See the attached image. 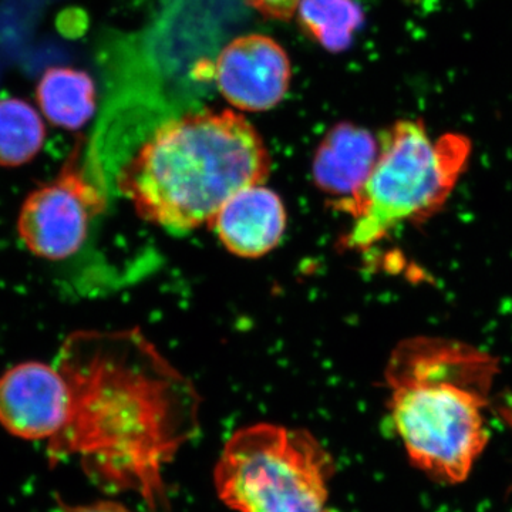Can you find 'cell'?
Masks as SVG:
<instances>
[{
    "mask_svg": "<svg viewBox=\"0 0 512 512\" xmlns=\"http://www.w3.org/2000/svg\"><path fill=\"white\" fill-rule=\"evenodd\" d=\"M379 150L380 140L355 124L340 123L323 138L313 161V177L320 190L335 198L339 210L365 187Z\"/></svg>",
    "mask_w": 512,
    "mask_h": 512,
    "instance_id": "cell-10",
    "label": "cell"
},
{
    "mask_svg": "<svg viewBox=\"0 0 512 512\" xmlns=\"http://www.w3.org/2000/svg\"><path fill=\"white\" fill-rule=\"evenodd\" d=\"M296 12L306 35L335 53L352 45L365 20L356 0H301Z\"/></svg>",
    "mask_w": 512,
    "mask_h": 512,
    "instance_id": "cell-12",
    "label": "cell"
},
{
    "mask_svg": "<svg viewBox=\"0 0 512 512\" xmlns=\"http://www.w3.org/2000/svg\"><path fill=\"white\" fill-rule=\"evenodd\" d=\"M271 171L264 140L234 111H192L160 121L116 154L117 191L141 218L173 234L208 224L238 191Z\"/></svg>",
    "mask_w": 512,
    "mask_h": 512,
    "instance_id": "cell-2",
    "label": "cell"
},
{
    "mask_svg": "<svg viewBox=\"0 0 512 512\" xmlns=\"http://www.w3.org/2000/svg\"><path fill=\"white\" fill-rule=\"evenodd\" d=\"M72 413V393L59 367L25 362L0 377V424L23 440L53 441Z\"/></svg>",
    "mask_w": 512,
    "mask_h": 512,
    "instance_id": "cell-7",
    "label": "cell"
},
{
    "mask_svg": "<svg viewBox=\"0 0 512 512\" xmlns=\"http://www.w3.org/2000/svg\"><path fill=\"white\" fill-rule=\"evenodd\" d=\"M218 89L239 110L274 109L288 93L292 67L284 47L265 35L232 40L215 64Z\"/></svg>",
    "mask_w": 512,
    "mask_h": 512,
    "instance_id": "cell-8",
    "label": "cell"
},
{
    "mask_svg": "<svg viewBox=\"0 0 512 512\" xmlns=\"http://www.w3.org/2000/svg\"><path fill=\"white\" fill-rule=\"evenodd\" d=\"M247 2L266 18L288 20L298 9L301 0H247Z\"/></svg>",
    "mask_w": 512,
    "mask_h": 512,
    "instance_id": "cell-14",
    "label": "cell"
},
{
    "mask_svg": "<svg viewBox=\"0 0 512 512\" xmlns=\"http://www.w3.org/2000/svg\"><path fill=\"white\" fill-rule=\"evenodd\" d=\"M69 512H133L124 507V505L116 503H96L90 505H82V507L73 508Z\"/></svg>",
    "mask_w": 512,
    "mask_h": 512,
    "instance_id": "cell-15",
    "label": "cell"
},
{
    "mask_svg": "<svg viewBox=\"0 0 512 512\" xmlns=\"http://www.w3.org/2000/svg\"><path fill=\"white\" fill-rule=\"evenodd\" d=\"M104 204L103 188L74 161L67 163L53 183L37 188L23 202L20 239L39 258L63 261L83 247L90 222Z\"/></svg>",
    "mask_w": 512,
    "mask_h": 512,
    "instance_id": "cell-6",
    "label": "cell"
},
{
    "mask_svg": "<svg viewBox=\"0 0 512 512\" xmlns=\"http://www.w3.org/2000/svg\"><path fill=\"white\" fill-rule=\"evenodd\" d=\"M45 124L26 101L0 100V165L19 167L32 161L45 144Z\"/></svg>",
    "mask_w": 512,
    "mask_h": 512,
    "instance_id": "cell-13",
    "label": "cell"
},
{
    "mask_svg": "<svg viewBox=\"0 0 512 512\" xmlns=\"http://www.w3.org/2000/svg\"><path fill=\"white\" fill-rule=\"evenodd\" d=\"M470 153L467 137L431 138L421 121L390 127L380 137L379 157L365 187L343 208L353 220L345 247L363 251L400 225L433 217L456 188Z\"/></svg>",
    "mask_w": 512,
    "mask_h": 512,
    "instance_id": "cell-4",
    "label": "cell"
},
{
    "mask_svg": "<svg viewBox=\"0 0 512 512\" xmlns=\"http://www.w3.org/2000/svg\"><path fill=\"white\" fill-rule=\"evenodd\" d=\"M332 471V457L308 431L259 423L225 444L215 487L238 512H330Z\"/></svg>",
    "mask_w": 512,
    "mask_h": 512,
    "instance_id": "cell-5",
    "label": "cell"
},
{
    "mask_svg": "<svg viewBox=\"0 0 512 512\" xmlns=\"http://www.w3.org/2000/svg\"><path fill=\"white\" fill-rule=\"evenodd\" d=\"M40 109L55 126L77 130L92 119L96 89L86 72L53 67L43 74L36 92Z\"/></svg>",
    "mask_w": 512,
    "mask_h": 512,
    "instance_id": "cell-11",
    "label": "cell"
},
{
    "mask_svg": "<svg viewBox=\"0 0 512 512\" xmlns=\"http://www.w3.org/2000/svg\"><path fill=\"white\" fill-rule=\"evenodd\" d=\"M210 227L232 254L258 258L281 241L286 212L274 191L252 185L232 195L217 212Z\"/></svg>",
    "mask_w": 512,
    "mask_h": 512,
    "instance_id": "cell-9",
    "label": "cell"
},
{
    "mask_svg": "<svg viewBox=\"0 0 512 512\" xmlns=\"http://www.w3.org/2000/svg\"><path fill=\"white\" fill-rule=\"evenodd\" d=\"M60 360L72 413L50 441L56 456L77 454L107 484L164 508L165 467L200 426L195 387L137 330L79 333Z\"/></svg>",
    "mask_w": 512,
    "mask_h": 512,
    "instance_id": "cell-1",
    "label": "cell"
},
{
    "mask_svg": "<svg viewBox=\"0 0 512 512\" xmlns=\"http://www.w3.org/2000/svg\"><path fill=\"white\" fill-rule=\"evenodd\" d=\"M497 360L466 343L416 338L390 356V413L410 460L444 483L466 480L488 441L484 407Z\"/></svg>",
    "mask_w": 512,
    "mask_h": 512,
    "instance_id": "cell-3",
    "label": "cell"
}]
</instances>
